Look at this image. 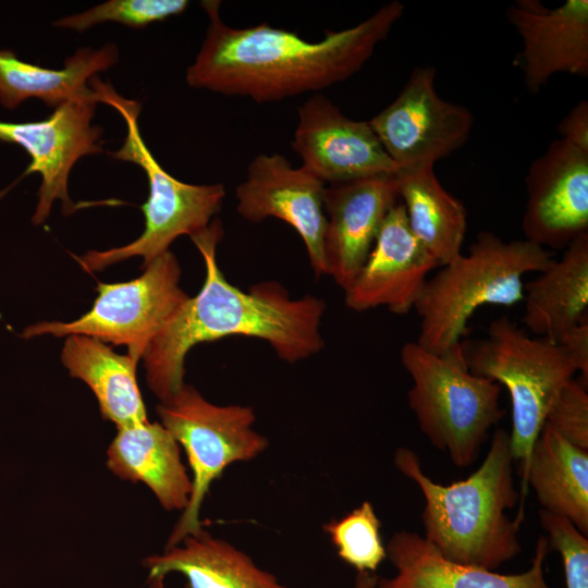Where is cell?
Returning a JSON list of instances; mask_svg holds the SVG:
<instances>
[{
  "mask_svg": "<svg viewBox=\"0 0 588 588\" xmlns=\"http://www.w3.org/2000/svg\"><path fill=\"white\" fill-rule=\"evenodd\" d=\"M209 25L186 71L191 87L256 102L320 91L358 72L402 16L399 1L382 5L357 25L326 30L319 41L267 23L236 28L225 24L219 1H203Z\"/></svg>",
  "mask_w": 588,
  "mask_h": 588,
  "instance_id": "1",
  "label": "cell"
},
{
  "mask_svg": "<svg viewBox=\"0 0 588 588\" xmlns=\"http://www.w3.org/2000/svg\"><path fill=\"white\" fill-rule=\"evenodd\" d=\"M222 235L221 222L212 220L191 236L205 262L204 284L142 356L147 384L160 402L185 383V357L198 343L235 335L256 338L268 342L278 357L287 363L308 358L324 346L320 327L326 303L311 295L293 299L277 282L240 290L228 281L217 261V245Z\"/></svg>",
  "mask_w": 588,
  "mask_h": 588,
  "instance_id": "2",
  "label": "cell"
},
{
  "mask_svg": "<svg viewBox=\"0 0 588 588\" xmlns=\"http://www.w3.org/2000/svg\"><path fill=\"white\" fill-rule=\"evenodd\" d=\"M513 463L510 434L504 429L494 431L481 465L451 485L433 481L413 450L399 448L394 454L397 470L422 493L424 538L450 561L493 571L522 550L518 531L523 517L507 515L519 499Z\"/></svg>",
  "mask_w": 588,
  "mask_h": 588,
  "instance_id": "3",
  "label": "cell"
},
{
  "mask_svg": "<svg viewBox=\"0 0 588 588\" xmlns=\"http://www.w3.org/2000/svg\"><path fill=\"white\" fill-rule=\"evenodd\" d=\"M552 261L550 250L525 238L505 241L490 231L478 233L467 254L427 280L414 307L420 318L416 342L433 354L453 350L479 307L523 302L524 277L541 272Z\"/></svg>",
  "mask_w": 588,
  "mask_h": 588,
  "instance_id": "4",
  "label": "cell"
},
{
  "mask_svg": "<svg viewBox=\"0 0 588 588\" xmlns=\"http://www.w3.org/2000/svg\"><path fill=\"white\" fill-rule=\"evenodd\" d=\"M401 362L413 381L407 401L421 432L455 466L471 465L503 416L501 384L468 369L462 343L433 354L407 342Z\"/></svg>",
  "mask_w": 588,
  "mask_h": 588,
  "instance_id": "5",
  "label": "cell"
},
{
  "mask_svg": "<svg viewBox=\"0 0 588 588\" xmlns=\"http://www.w3.org/2000/svg\"><path fill=\"white\" fill-rule=\"evenodd\" d=\"M89 85L99 102L114 108L126 123L123 145L109 155L140 167L147 175L149 195L142 205L145 229L139 237L121 247L89 250L76 260L85 271L91 272L139 256L145 268L168 252L179 236H193L205 230L213 216L220 212L225 189L222 184L184 183L169 174L152 156L139 133L140 103L120 96L110 84L103 83L97 75L91 77Z\"/></svg>",
  "mask_w": 588,
  "mask_h": 588,
  "instance_id": "6",
  "label": "cell"
},
{
  "mask_svg": "<svg viewBox=\"0 0 588 588\" xmlns=\"http://www.w3.org/2000/svg\"><path fill=\"white\" fill-rule=\"evenodd\" d=\"M468 369L504 385L510 394V445L524 477L548 408L577 372L558 342L530 336L507 316L494 319L487 336L462 342Z\"/></svg>",
  "mask_w": 588,
  "mask_h": 588,
  "instance_id": "7",
  "label": "cell"
},
{
  "mask_svg": "<svg viewBox=\"0 0 588 588\" xmlns=\"http://www.w3.org/2000/svg\"><path fill=\"white\" fill-rule=\"evenodd\" d=\"M161 424L186 453L192 471V494L166 544H179L200 531V507L211 483L228 466L249 462L268 446L266 437L254 429L252 407L217 405L194 387L184 383L157 406Z\"/></svg>",
  "mask_w": 588,
  "mask_h": 588,
  "instance_id": "8",
  "label": "cell"
},
{
  "mask_svg": "<svg viewBox=\"0 0 588 588\" xmlns=\"http://www.w3.org/2000/svg\"><path fill=\"white\" fill-rule=\"evenodd\" d=\"M138 278L119 283H98L94 305L70 321H41L29 326L22 338L83 334L127 346L138 360L154 338L189 297L180 286L181 267L170 250L144 268Z\"/></svg>",
  "mask_w": 588,
  "mask_h": 588,
  "instance_id": "9",
  "label": "cell"
},
{
  "mask_svg": "<svg viewBox=\"0 0 588 588\" xmlns=\"http://www.w3.org/2000/svg\"><path fill=\"white\" fill-rule=\"evenodd\" d=\"M432 66L415 68L397 97L369 124L399 169L433 166L468 139L474 115L443 99Z\"/></svg>",
  "mask_w": 588,
  "mask_h": 588,
  "instance_id": "10",
  "label": "cell"
},
{
  "mask_svg": "<svg viewBox=\"0 0 588 588\" xmlns=\"http://www.w3.org/2000/svg\"><path fill=\"white\" fill-rule=\"evenodd\" d=\"M91 88V87H90ZM98 98L91 88L72 99L40 121H0V140L21 146L30 157L24 175L37 172L41 176L38 203L32 218L36 225L50 215L56 199L62 211L75 210L68 193L69 175L76 161L87 155L102 152V127L93 124Z\"/></svg>",
  "mask_w": 588,
  "mask_h": 588,
  "instance_id": "11",
  "label": "cell"
},
{
  "mask_svg": "<svg viewBox=\"0 0 588 588\" xmlns=\"http://www.w3.org/2000/svg\"><path fill=\"white\" fill-rule=\"evenodd\" d=\"M326 185L305 168H293L280 154L256 156L236 188L237 212L259 223L277 218L290 224L305 244L317 277L326 274L323 196Z\"/></svg>",
  "mask_w": 588,
  "mask_h": 588,
  "instance_id": "12",
  "label": "cell"
},
{
  "mask_svg": "<svg viewBox=\"0 0 588 588\" xmlns=\"http://www.w3.org/2000/svg\"><path fill=\"white\" fill-rule=\"evenodd\" d=\"M292 147L301 157L302 167L323 183L393 175L399 171L368 121L350 119L320 94L298 108Z\"/></svg>",
  "mask_w": 588,
  "mask_h": 588,
  "instance_id": "13",
  "label": "cell"
},
{
  "mask_svg": "<svg viewBox=\"0 0 588 588\" xmlns=\"http://www.w3.org/2000/svg\"><path fill=\"white\" fill-rule=\"evenodd\" d=\"M525 182V240L564 249L588 232V152L555 139L531 162Z\"/></svg>",
  "mask_w": 588,
  "mask_h": 588,
  "instance_id": "14",
  "label": "cell"
},
{
  "mask_svg": "<svg viewBox=\"0 0 588 588\" xmlns=\"http://www.w3.org/2000/svg\"><path fill=\"white\" fill-rule=\"evenodd\" d=\"M438 262L412 233L397 203L387 215L370 254L344 290L345 305L355 311L384 306L396 315L414 309L428 274Z\"/></svg>",
  "mask_w": 588,
  "mask_h": 588,
  "instance_id": "15",
  "label": "cell"
},
{
  "mask_svg": "<svg viewBox=\"0 0 588 588\" xmlns=\"http://www.w3.org/2000/svg\"><path fill=\"white\" fill-rule=\"evenodd\" d=\"M397 199L395 174L326 187V274L332 277L343 291L366 262L379 230Z\"/></svg>",
  "mask_w": 588,
  "mask_h": 588,
  "instance_id": "16",
  "label": "cell"
},
{
  "mask_svg": "<svg viewBox=\"0 0 588 588\" xmlns=\"http://www.w3.org/2000/svg\"><path fill=\"white\" fill-rule=\"evenodd\" d=\"M506 16L523 44L517 64L529 93H539L559 73L588 75L587 0H567L554 9L517 0Z\"/></svg>",
  "mask_w": 588,
  "mask_h": 588,
  "instance_id": "17",
  "label": "cell"
},
{
  "mask_svg": "<svg viewBox=\"0 0 588 588\" xmlns=\"http://www.w3.org/2000/svg\"><path fill=\"white\" fill-rule=\"evenodd\" d=\"M550 549L547 537L541 536L528 569L500 574L450 561L424 536L401 530L385 546L395 574L378 578L377 588H551L544 578V561Z\"/></svg>",
  "mask_w": 588,
  "mask_h": 588,
  "instance_id": "18",
  "label": "cell"
},
{
  "mask_svg": "<svg viewBox=\"0 0 588 588\" xmlns=\"http://www.w3.org/2000/svg\"><path fill=\"white\" fill-rule=\"evenodd\" d=\"M108 448V467L119 478L144 482L168 511H184L192 478L181 458V446L161 422L148 420L117 428Z\"/></svg>",
  "mask_w": 588,
  "mask_h": 588,
  "instance_id": "19",
  "label": "cell"
},
{
  "mask_svg": "<svg viewBox=\"0 0 588 588\" xmlns=\"http://www.w3.org/2000/svg\"><path fill=\"white\" fill-rule=\"evenodd\" d=\"M151 588H162L171 573L184 576L185 588H291L229 541L201 529L162 554L144 559Z\"/></svg>",
  "mask_w": 588,
  "mask_h": 588,
  "instance_id": "20",
  "label": "cell"
},
{
  "mask_svg": "<svg viewBox=\"0 0 588 588\" xmlns=\"http://www.w3.org/2000/svg\"><path fill=\"white\" fill-rule=\"evenodd\" d=\"M522 322L538 338L558 342L587 316L588 232L579 234L524 289Z\"/></svg>",
  "mask_w": 588,
  "mask_h": 588,
  "instance_id": "21",
  "label": "cell"
},
{
  "mask_svg": "<svg viewBox=\"0 0 588 588\" xmlns=\"http://www.w3.org/2000/svg\"><path fill=\"white\" fill-rule=\"evenodd\" d=\"M529 487L541 510L568 519L588 535V451L579 449L543 425L524 477L522 497Z\"/></svg>",
  "mask_w": 588,
  "mask_h": 588,
  "instance_id": "22",
  "label": "cell"
},
{
  "mask_svg": "<svg viewBox=\"0 0 588 588\" xmlns=\"http://www.w3.org/2000/svg\"><path fill=\"white\" fill-rule=\"evenodd\" d=\"M119 49L112 44L101 48H78L60 70L27 63L10 49H0V105L13 110L28 98H38L57 108L87 94L89 81L117 64Z\"/></svg>",
  "mask_w": 588,
  "mask_h": 588,
  "instance_id": "23",
  "label": "cell"
},
{
  "mask_svg": "<svg viewBox=\"0 0 588 588\" xmlns=\"http://www.w3.org/2000/svg\"><path fill=\"white\" fill-rule=\"evenodd\" d=\"M61 359L72 377L90 388L102 417L117 428L148 420L136 380L137 358L120 355L96 338L70 334Z\"/></svg>",
  "mask_w": 588,
  "mask_h": 588,
  "instance_id": "24",
  "label": "cell"
},
{
  "mask_svg": "<svg viewBox=\"0 0 588 588\" xmlns=\"http://www.w3.org/2000/svg\"><path fill=\"white\" fill-rule=\"evenodd\" d=\"M395 179L408 226L439 267L462 254L467 211L442 186L433 166L399 169Z\"/></svg>",
  "mask_w": 588,
  "mask_h": 588,
  "instance_id": "25",
  "label": "cell"
},
{
  "mask_svg": "<svg viewBox=\"0 0 588 588\" xmlns=\"http://www.w3.org/2000/svg\"><path fill=\"white\" fill-rule=\"evenodd\" d=\"M380 528L381 522L369 501L323 526L340 559L357 573L375 572L387 558Z\"/></svg>",
  "mask_w": 588,
  "mask_h": 588,
  "instance_id": "26",
  "label": "cell"
},
{
  "mask_svg": "<svg viewBox=\"0 0 588 588\" xmlns=\"http://www.w3.org/2000/svg\"><path fill=\"white\" fill-rule=\"evenodd\" d=\"M187 7L186 0H110L87 11L62 17L53 25L76 32H85L107 22L143 28L151 23L179 15Z\"/></svg>",
  "mask_w": 588,
  "mask_h": 588,
  "instance_id": "27",
  "label": "cell"
},
{
  "mask_svg": "<svg viewBox=\"0 0 588 588\" xmlns=\"http://www.w3.org/2000/svg\"><path fill=\"white\" fill-rule=\"evenodd\" d=\"M550 548L562 559L566 588H588V538L568 519L540 510Z\"/></svg>",
  "mask_w": 588,
  "mask_h": 588,
  "instance_id": "28",
  "label": "cell"
},
{
  "mask_svg": "<svg viewBox=\"0 0 588 588\" xmlns=\"http://www.w3.org/2000/svg\"><path fill=\"white\" fill-rule=\"evenodd\" d=\"M575 446L588 451V392L580 380L569 379L558 391L544 424Z\"/></svg>",
  "mask_w": 588,
  "mask_h": 588,
  "instance_id": "29",
  "label": "cell"
},
{
  "mask_svg": "<svg viewBox=\"0 0 588 588\" xmlns=\"http://www.w3.org/2000/svg\"><path fill=\"white\" fill-rule=\"evenodd\" d=\"M558 343L572 362L577 372H580V381L588 382V316L565 331Z\"/></svg>",
  "mask_w": 588,
  "mask_h": 588,
  "instance_id": "30",
  "label": "cell"
},
{
  "mask_svg": "<svg viewBox=\"0 0 588 588\" xmlns=\"http://www.w3.org/2000/svg\"><path fill=\"white\" fill-rule=\"evenodd\" d=\"M561 139L588 152V102L583 99L560 121Z\"/></svg>",
  "mask_w": 588,
  "mask_h": 588,
  "instance_id": "31",
  "label": "cell"
},
{
  "mask_svg": "<svg viewBox=\"0 0 588 588\" xmlns=\"http://www.w3.org/2000/svg\"><path fill=\"white\" fill-rule=\"evenodd\" d=\"M378 577L372 573H357L353 588H377Z\"/></svg>",
  "mask_w": 588,
  "mask_h": 588,
  "instance_id": "32",
  "label": "cell"
}]
</instances>
